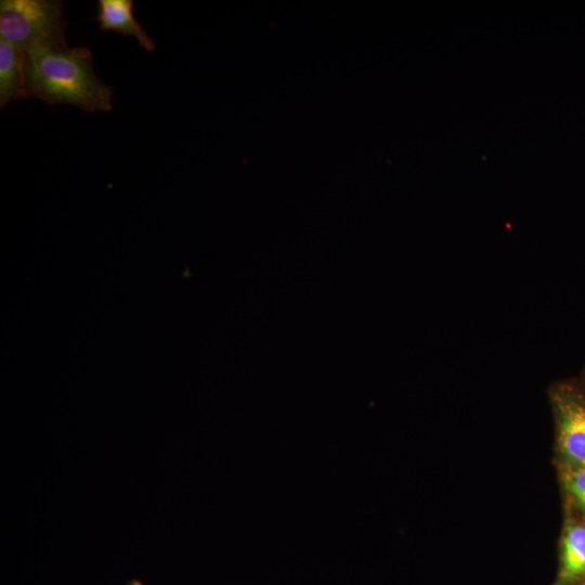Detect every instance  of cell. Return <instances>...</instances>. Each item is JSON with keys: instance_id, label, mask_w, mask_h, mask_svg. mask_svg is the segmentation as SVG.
<instances>
[{"instance_id": "cell-1", "label": "cell", "mask_w": 585, "mask_h": 585, "mask_svg": "<svg viewBox=\"0 0 585 585\" xmlns=\"http://www.w3.org/2000/svg\"><path fill=\"white\" fill-rule=\"evenodd\" d=\"M27 99L48 105L70 104L86 112L112 109L113 89L95 75L88 48L34 43L24 50Z\"/></svg>"}, {"instance_id": "cell-2", "label": "cell", "mask_w": 585, "mask_h": 585, "mask_svg": "<svg viewBox=\"0 0 585 585\" xmlns=\"http://www.w3.org/2000/svg\"><path fill=\"white\" fill-rule=\"evenodd\" d=\"M60 0H1L0 39L22 50L34 43L68 48Z\"/></svg>"}, {"instance_id": "cell-3", "label": "cell", "mask_w": 585, "mask_h": 585, "mask_svg": "<svg viewBox=\"0 0 585 585\" xmlns=\"http://www.w3.org/2000/svg\"><path fill=\"white\" fill-rule=\"evenodd\" d=\"M557 422V452L562 468L585 465V396L571 386L551 394Z\"/></svg>"}, {"instance_id": "cell-4", "label": "cell", "mask_w": 585, "mask_h": 585, "mask_svg": "<svg viewBox=\"0 0 585 585\" xmlns=\"http://www.w3.org/2000/svg\"><path fill=\"white\" fill-rule=\"evenodd\" d=\"M132 0H99L96 20L102 30L133 36L146 51H154V40L133 15Z\"/></svg>"}, {"instance_id": "cell-5", "label": "cell", "mask_w": 585, "mask_h": 585, "mask_svg": "<svg viewBox=\"0 0 585 585\" xmlns=\"http://www.w3.org/2000/svg\"><path fill=\"white\" fill-rule=\"evenodd\" d=\"M585 578V523L569 520L563 529L555 585H575Z\"/></svg>"}, {"instance_id": "cell-6", "label": "cell", "mask_w": 585, "mask_h": 585, "mask_svg": "<svg viewBox=\"0 0 585 585\" xmlns=\"http://www.w3.org/2000/svg\"><path fill=\"white\" fill-rule=\"evenodd\" d=\"M26 98L24 50L0 39V107Z\"/></svg>"}, {"instance_id": "cell-7", "label": "cell", "mask_w": 585, "mask_h": 585, "mask_svg": "<svg viewBox=\"0 0 585 585\" xmlns=\"http://www.w3.org/2000/svg\"><path fill=\"white\" fill-rule=\"evenodd\" d=\"M562 481L574 504L585 511V465L562 468Z\"/></svg>"}, {"instance_id": "cell-8", "label": "cell", "mask_w": 585, "mask_h": 585, "mask_svg": "<svg viewBox=\"0 0 585 585\" xmlns=\"http://www.w3.org/2000/svg\"><path fill=\"white\" fill-rule=\"evenodd\" d=\"M128 585H143V584L140 583L139 581H136V580H133Z\"/></svg>"}]
</instances>
